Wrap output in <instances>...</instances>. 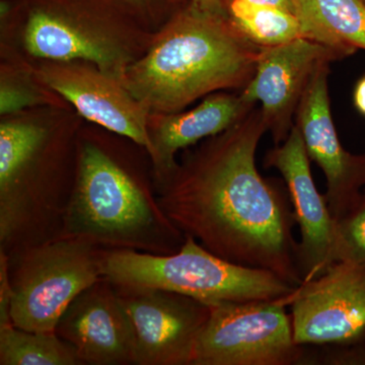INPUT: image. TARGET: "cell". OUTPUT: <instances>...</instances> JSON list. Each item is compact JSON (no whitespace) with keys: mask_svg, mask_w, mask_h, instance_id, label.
<instances>
[{"mask_svg":"<svg viewBox=\"0 0 365 365\" xmlns=\"http://www.w3.org/2000/svg\"><path fill=\"white\" fill-rule=\"evenodd\" d=\"M311 158L302 133L294 126L284 143L266 153L264 165L282 175L302 239L297 244V267L302 282L314 279L339 262L338 222L325 195L319 194L311 172Z\"/></svg>","mask_w":365,"mask_h":365,"instance_id":"obj_11","label":"cell"},{"mask_svg":"<svg viewBox=\"0 0 365 365\" xmlns=\"http://www.w3.org/2000/svg\"><path fill=\"white\" fill-rule=\"evenodd\" d=\"M102 278L116 285L169 290L207 306L283 299L297 288L271 271L237 265L216 256L191 237L170 255L104 250Z\"/></svg>","mask_w":365,"mask_h":365,"instance_id":"obj_5","label":"cell"},{"mask_svg":"<svg viewBox=\"0 0 365 365\" xmlns=\"http://www.w3.org/2000/svg\"><path fill=\"white\" fill-rule=\"evenodd\" d=\"M38 103V97L25 86L1 81L0 88V113L11 114Z\"/></svg>","mask_w":365,"mask_h":365,"instance_id":"obj_21","label":"cell"},{"mask_svg":"<svg viewBox=\"0 0 365 365\" xmlns=\"http://www.w3.org/2000/svg\"><path fill=\"white\" fill-rule=\"evenodd\" d=\"M260 50L228 16L189 4L148 54L127 66L121 81L148 112L172 114L212 91L242 90Z\"/></svg>","mask_w":365,"mask_h":365,"instance_id":"obj_2","label":"cell"},{"mask_svg":"<svg viewBox=\"0 0 365 365\" xmlns=\"http://www.w3.org/2000/svg\"><path fill=\"white\" fill-rule=\"evenodd\" d=\"M230 0H191L190 4L203 11L210 13L227 14V7Z\"/></svg>","mask_w":365,"mask_h":365,"instance_id":"obj_22","label":"cell"},{"mask_svg":"<svg viewBox=\"0 0 365 365\" xmlns=\"http://www.w3.org/2000/svg\"><path fill=\"white\" fill-rule=\"evenodd\" d=\"M61 237L104 250L176 253L186 237L165 215L150 182L103 144L83 139Z\"/></svg>","mask_w":365,"mask_h":365,"instance_id":"obj_3","label":"cell"},{"mask_svg":"<svg viewBox=\"0 0 365 365\" xmlns=\"http://www.w3.org/2000/svg\"><path fill=\"white\" fill-rule=\"evenodd\" d=\"M284 299L210 304L193 365L299 364L304 351L294 341Z\"/></svg>","mask_w":365,"mask_h":365,"instance_id":"obj_7","label":"cell"},{"mask_svg":"<svg viewBox=\"0 0 365 365\" xmlns=\"http://www.w3.org/2000/svg\"><path fill=\"white\" fill-rule=\"evenodd\" d=\"M81 11L60 0H43L34 6L24 31L26 49L34 56L53 61L90 62L121 79L129 64L126 54Z\"/></svg>","mask_w":365,"mask_h":365,"instance_id":"obj_15","label":"cell"},{"mask_svg":"<svg viewBox=\"0 0 365 365\" xmlns=\"http://www.w3.org/2000/svg\"><path fill=\"white\" fill-rule=\"evenodd\" d=\"M337 222L339 262L365 267V201Z\"/></svg>","mask_w":365,"mask_h":365,"instance_id":"obj_20","label":"cell"},{"mask_svg":"<svg viewBox=\"0 0 365 365\" xmlns=\"http://www.w3.org/2000/svg\"><path fill=\"white\" fill-rule=\"evenodd\" d=\"M266 132L261 109L254 108L155 186L163 211L185 237L225 260L271 271L297 287L302 278L292 203L257 169Z\"/></svg>","mask_w":365,"mask_h":365,"instance_id":"obj_1","label":"cell"},{"mask_svg":"<svg viewBox=\"0 0 365 365\" xmlns=\"http://www.w3.org/2000/svg\"><path fill=\"white\" fill-rule=\"evenodd\" d=\"M302 34L343 58L365 51L364 0H295Z\"/></svg>","mask_w":365,"mask_h":365,"instance_id":"obj_17","label":"cell"},{"mask_svg":"<svg viewBox=\"0 0 365 365\" xmlns=\"http://www.w3.org/2000/svg\"><path fill=\"white\" fill-rule=\"evenodd\" d=\"M124 1L129 2V4H134V6H143L150 0H124Z\"/></svg>","mask_w":365,"mask_h":365,"instance_id":"obj_25","label":"cell"},{"mask_svg":"<svg viewBox=\"0 0 365 365\" xmlns=\"http://www.w3.org/2000/svg\"><path fill=\"white\" fill-rule=\"evenodd\" d=\"M353 102L357 111L365 116V76H362L355 86Z\"/></svg>","mask_w":365,"mask_h":365,"instance_id":"obj_23","label":"cell"},{"mask_svg":"<svg viewBox=\"0 0 365 365\" xmlns=\"http://www.w3.org/2000/svg\"><path fill=\"white\" fill-rule=\"evenodd\" d=\"M55 333L73 348L83 365H136L131 319L116 287L104 278L73 299Z\"/></svg>","mask_w":365,"mask_h":365,"instance_id":"obj_13","label":"cell"},{"mask_svg":"<svg viewBox=\"0 0 365 365\" xmlns=\"http://www.w3.org/2000/svg\"><path fill=\"white\" fill-rule=\"evenodd\" d=\"M43 125H0V252L9 256L61 237L76 170Z\"/></svg>","mask_w":365,"mask_h":365,"instance_id":"obj_4","label":"cell"},{"mask_svg":"<svg viewBox=\"0 0 365 365\" xmlns=\"http://www.w3.org/2000/svg\"><path fill=\"white\" fill-rule=\"evenodd\" d=\"M364 1L365 2V0H364Z\"/></svg>","mask_w":365,"mask_h":365,"instance_id":"obj_27","label":"cell"},{"mask_svg":"<svg viewBox=\"0 0 365 365\" xmlns=\"http://www.w3.org/2000/svg\"><path fill=\"white\" fill-rule=\"evenodd\" d=\"M299 345L356 340L365 332V267L340 261L284 299Z\"/></svg>","mask_w":365,"mask_h":365,"instance_id":"obj_9","label":"cell"},{"mask_svg":"<svg viewBox=\"0 0 365 365\" xmlns=\"http://www.w3.org/2000/svg\"><path fill=\"white\" fill-rule=\"evenodd\" d=\"M0 365H83L68 343L56 333L30 332L0 327Z\"/></svg>","mask_w":365,"mask_h":365,"instance_id":"obj_19","label":"cell"},{"mask_svg":"<svg viewBox=\"0 0 365 365\" xmlns=\"http://www.w3.org/2000/svg\"><path fill=\"white\" fill-rule=\"evenodd\" d=\"M227 14L240 32L259 48L304 38L299 16L287 9L248 0H230Z\"/></svg>","mask_w":365,"mask_h":365,"instance_id":"obj_18","label":"cell"},{"mask_svg":"<svg viewBox=\"0 0 365 365\" xmlns=\"http://www.w3.org/2000/svg\"><path fill=\"white\" fill-rule=\"evenodd\" d=\"M248 1L254 2V4L279 7V9H287V11L297 14L295 0H248Z\"/></svg>","mask_w":365,"mask_h":365,"instance_id":"obj_24","label":"cell"},{"mask_svg":"<svg viewBox=\"0 0 365 365\" xmlns=\"http://www.w3.org/2000/svg\"><path fill=\"white\" fill-rule=\"evenodd\" d=\"M136 339V365H193L207 304L158 288L116 285Z\"/></svg>","mask_w":365,"mask_h":365,"instance_id":"obj_8","label":"cell"},{"mask_svg":"<svg viewBox=\"0 0 365 365\" xmlns=\"http://www.w3.org/2000/svg\"><path fill=\"white\" fill-rule=\"evenodd\" d=\"M364 200L365 201V195H364Z\"/></svg>","mask_w":365,"mask_h":365,"instance_id":"obj_26","label":"cell"},{"mask_svg":"<svg viewBox=\"0 0 365 365\" xmlns=\"http://www.w3.org/2000/svg\"><path fill=\"white\" fill-rule=\"evenodd\" d=\"M256 105L240 95L218 93L209 96L198 107L184 113H172L160 118L150 130V153L155 184L162 182L176 168V155L202 140L232 128L242 121Z\"/></svg>","mask_w":365,"mask_h":365,"instance_id":"obj_16","label":"cell"},{"mask_svg":"<svg viewBox=\"0 0 365 365\" xmlns=\"http://www.w3.org/2000/svg\"><path fill=\"white\" fill-rule=\"evenodd\" d=\"M2 254L11 322L30 332H55L73 299L102 278L104 249L83 240L58 237L9 256Z\"/></svg>","mask_w":365,"mask_h":365,"instance_id":"obj_6","label":"cell"},{"mask_svg":"<svg viewBox=\"0 0 365 365\" xmlns=\"http://www.w3.org/2000/svg\"><path fill=\"white\" fill-rule=\"evenodd\" d=\"M330 63L319 67L300 101L294 125L312 160L323 170L327 203L336 222L364 200L365 153L353 155L343 148L334 124L329 96Z\"/></svg>","mask_w":365,"mask_h":365,"instance_id":"obj_12","label":"cell"},{"mask_svg":"<svg viewBox=\"0 0 365 365\" xmlns=\"http://www.w3.org/2000/svg\"><path fill=\"white\" fill-rule=\"evenodd\" d=\"M342 59L332 48L307 38L261 48L253 78L241 96L247 102L260 104L275 145L289 136L300 101L319 67Z\"/></svg>","mask_w":365,"mask_h":365,"instance_id":"obj_10","label":"cell"},{"mask_svg":"<svg viewBox=\"0 0 365 365\" xmlns=\"http://www.w3.org/2000/svg\"><path fill=\"white\" fill-rule=\"evenodd\" d=\"M39 76L86 119L128 138L150 153L148 110L129 93L121 79L95 66L74 61L46 64Z\"/></svg>","mask_w":365,"mask_h":365,"instance_id":"obj_14","label":"cell"}]
</instances>
